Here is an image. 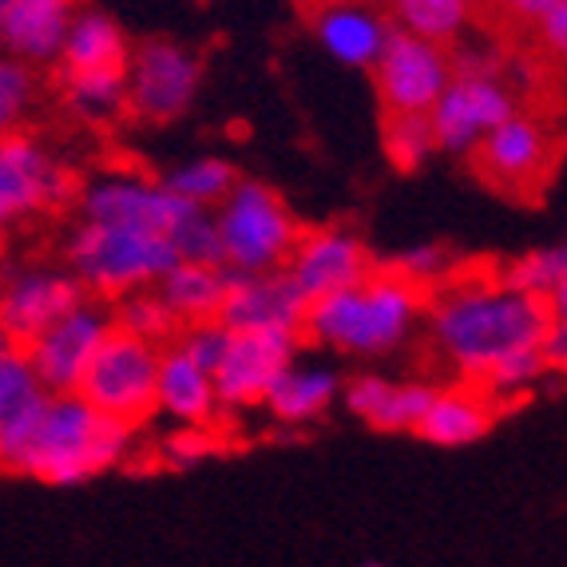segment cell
Returning a JSON list of instances; mask_svg holds the SVG:
<instances>
[{
	"label": "cell",
	"mask_w": 567,
	"mask_h": 567,
	"mask_svg": "<svg viewBox=\"0 0 567 567\" xmlns=\"http://www.w3.org/2000/svg\"><path fill=\"white\" fill-rule=\"evenodd\" d=\"M369 72L385 115H425L453 80V56L433 40L393 29Z\"/></svg>",
	"instance_id": "11"
},
{
	"label": "cell",
	"mask_w": 567,
	"mask_h": 567,
	"mask_svg": "<svg viewBox=\"0 0 567 567\" xmlns=\"http://www.w3.org/2000/svg\"><path fill=\"white\" fill-rule=\"evenodd\" d=\"M436 152L425 115H385V155L398 171H421Z\"/></svg>",
	"instance_id": "33"
},
{
	"label": "cell",
	"mask_w": 567,
	"mask_h": 567,
	"mask_svg": "<svg viewBox=\"0 0 567 567\" xmlns=\"http://www.w3.org/2000/svg\"><path fill=\"white\" fill-rule=\"evenodd\" d=\"M373 270V258H369L365 243H361L353 230L326 227L310 230V235H298L290 258H286L282 275L290 278V286L302 293V302H318L326 293H338L346 286L361 282V278Z\"/></svg>",
	"instance_id": "16"
},
{
	"label": "cell",
	"mask_w": 567,
	"mask_h": 567,
	"mask_svg": "<svg viewBox=\"0 0 567 567\" xmlns=\"http://www.w3.org/2000/svg\"><path fill=\"white\" fill-rule=\"evenodd\" d=\"M218 235V255L230 275H270L282 270L302 227L290 207L266 183L235 179L218 207H210Z\"/></svg>",
	"instance_id": "5"
},
{
	"label": "cell",
	"mask_w": 567,
	"mask_h": 567,
	"mask_svg": "<svg viewBox=\"0 0 567 567\" xmlns=\"http://www.w3.org/2000/svg\"><path fill=\"white\" fill-rule=\"evenodd\" d=\"M501 282L528 293V298H539L551 310V318H567V246L551 243L528 250L524 258L504 266Z\"/></svg>",
	"instance_id": "28"
},
{
	"label": "cell",
	"mask_w": 567,
	"mask_h": 567,
	"mask_svg": "<svg viewBox=\"0 0 567 567\" xmlns=\"http://www.w3.org/2000/svg\"><path fill=\"white\" fill-rule=\"evenodd\" d=\"M361 567H385V564H381V559H365Z\"/></svg>",
	"instance_id": "41"
},
{
	"label": "cell",
	"mask_w": 567,
	"mask_h": 567,
	"mask_svg": "<svg viewBox=\"0 0 567 567\" xmlns=\"http://www.w3.org/2000/svg\"><path fill=\"white\" fill-rule=\"evenodd\" d=\"M235 179H238V171L230 167L227 159H218V155H203V159H190V163H183V167H175L163 183H167L179 199L210 210V207L223 203V195L235 187Z\"/></svg>",
	"instance_id": "30"
},
{
	"label": "cell",
	"mask_w": 567,
	"mask_h": 567,
	"mask_svg": "<svg viewBox=\"0 0 567 567\" xmlns=\"http://www.w3.org/2000/svg\"><path fill=\"white\" fill-rule=\"evenodd\" d=\"M429 333L441 358L468 385H481L496 361L520 350H536L551 322V310L539 298L512 290L501 278H461L425 302Z\"/></svg>",
	"instance_id": "1"
},
{
	"label": "cell",
	"mask_w": 567,
	"mask_h": 567,
	"mask_svg": "<svg viewBox=\"0 0 567 567\" xmlns=\"http://www.w3.org/2000/svg\"><path fill=\"white\" fill-rule=\"evenodd\" d=\"M496 413H501V405H496L481 385H468V381H464V385H456V389H436L425 416H421V425H416V433L425 436L429 445L461 449V445L481 441L492 429V421H496Z\"/></svg>",
	"instance_id": "22"
},
{
	"label": "cell",
	"mask_w": 567,
	"mask_h": 567,
	"mask_svg": "<svg viewBox=\"0 0 567 567\" xmlns=\"http://www.w3.org/2000/svg\"><path fill=\"white\" fill-rule=\"evenodd\" d=\"M64 107L87 127H104L127 112L123 68H95V72H60Z\"/></svg>",
	"instance_id": "26"
},
{
	"label": "cell",
	"mask_w": 567,
	"mask_h": 567,
	"mask_svg": "<svg viewBox=\"0 0 567 567\" xmlns=\"http://www.w3.org/2000/svg\"><path fill=\"white\" fill-rule=\"evenodd\" d=\"M425 318V286L398 270H369L361 282L306 306L302 338L346 358H385L413 338Z\"/></svg>",
	"instance_id": "3"
},
{
	"label": "cell",
	"mask_w": 567,
	"mask_h": 567,
	"mask_svg": "<svg viewBox=\"0 0 567 567\" xmlns=\"http://www.w3.org/2000/svg\"><path fill=\"white\" fill-rule=\"evenodd\" d=\"M512 20H524V24H536L544 12H551L559 0H496Z\"/></svg>",
	"instance_id": "39"
},
{
	"label": "cell",
	"mask_w": 567,
	"mask_h": 567,
	"mask_svg": "<svg viewBox=\"0 0 567 567\" xmlns=\"http://www.w3.org/2000/svg\"><path fill=\"white\" fill-rule=\"evenodd\" d=\"M179 262L171 238L120 223H80L68 238V270L84 293L123 298L135 290H155L171 266Z\"/></svg>",
	"instance_id": "4"
},
{
	"label": "cell",
	"mask_w": 567,
	"mask_h": 567,
	"mask_svg": "<svg viewBox=\"0 0 567 567\" xmlns=\"http://www.w3.org/2000/svg\"><path fill=\"white\" fill-rule=\"evenodd\" d=\"M159 350L152 341L132 338L112 326L104 346L95 350L84 381H80V398L92 409H100L112 421L123 425H143L155 413V369H159Z\"/></svg>",
	"instance_id": "6"
},
{
	"label": "cell",
	"mask_w": 567,
	"mask_h": 567,
	"mask_svg": "<svg viewBox=\"0 0 567 567\" xmlns=\"http://www.w3.org/2000/svg\"><path fill=\"white\" fill-rule=\"evenodd\" d=\"M4 346H9V341H4V333H0V350H4Z\"/></svg>",
	"instance_id": "42"
},
{
	"label": "cell",
	"mask_w": 567,
	"mask_h": 567,
	"mask_svg": "<svg viewBox=\"0 0 567 567\" xmlns=\"http://www.w3.org/2000/svg\"><path fill=\"white\" fill-rule=\"evenodd\" d=\"M536 29H539V40H544L556 56H564V48H567V0H559L551 12H544V17L536 20Z\"/></svg>",
	"instance_id": "38"
},
{
	"label": "cell",
	"mask_w": 567,
	"mask_h": 567,
	"mask_svg": "<svg viewBox=\"0 0 567 567\" xmlns=\"http://www.w3.org/2000/svg\"><path fill=\"white\" fill-rule=\"evenodd\" d=\"M516 112V95L501 72H456L425 112L436 152L473 155L476 143Z\"/></svg>",
	"instance_id": "10"
},
{
	"label": "cell",
	"mask_w": 567,
	"mask_h": 567,
	"mask_svg": "<svg viewBox=\"0 0 567 567\" xmlns=\"http://www.w3.org/2000/svg\"><path fill=\"white\" fill-rule=\"evenodd\" d=\"M445 266H449V258L436 250V246H416V250H409L405 258H398V275H405L409 282H416V286H429V282H436V278L445 275Z\"/></svg>",
	"instance_id": "36"
},
{
	"label": "cell",
	"mask_w": 567,
	"mask_h": 567,
	"mask_svg": "<svg viewBox=\"0 0 567 567\" xmlns=\"http://www.w3.org/2000/svg\"><path fill=\"white\" fill-rule=\"evenodd\" d=\"M48 401V389L37 381L29 358L17 346L0 350V441H9L17 429H24Z\"/></svg>",
	"instance_id": "29"
},
{
	"label": "cell",
	"mask_w": 567,
	"mask_h": 567,
	"mask_svg": "<svg viewBox=\"0 0 567 567\" xmlns=\"http://www.w3.org/2000/svg\"><path fill=\"white\" fill-rule=\"evenodd\" d=\"M132 449V425L104 416L80 393H48L29 425L0 441V468L52 488H72L123 464Z\"/></svg>",
	"instance_id": "2"
},
{
	"label": "cell",
	"mask_w": 567,
	"mask_h": 567,
	"mask_svg": "<svg viewBox=\"0 0 567 567\" xmlns=\"http://www.w3.org/2000/svg\"><path fill=\"white\" fill-rule=\"evenodd\" d=\"M476 17V0H389L393 29L413 32L421 40L449 48L468 37V24Z\"/></svg>",
	"instance_id": "27"
},
{
	"label": "cell",
	"mask_w": 567,
	"mask_h": 567,
	"mask_svg": "<svg viewBox=\"0 0 567 567\" xmlns=\"http://www.w3.org/2000/svg\"><path fill=\"white\" fill-rule=\"evenodd\" d=\"M393 24L373 0H318L313 37L341 68H373Z\"/></svg>",
	"instance_id": "18"
},
{
	"label": "cell",
	"mask_w": 567,
	"mask_h": 567,
	"mask_svg": "<svg viewBox=\"0 0 567 567\" xmlns=\"http://www.w3.org/2000/svg\"><path fill=\"white\" fill-rule=\"evenodd\" d=\"M37 68L0 52V140L24 127V120L37 107Z\"/></svg>",
	"instance_id": "32"
},
{
	"label": "cell",
	"mask_w": 567,
	"mask_h": 567,
	"mask_svg": "<svg viewBox=\"0 0 567 567\" xmlns=\"http://www.w3.org/2000/svg\"><path fill=\"white\" fill-rule=\"evenodd\" d=\"M207 207L179 199L163 179H147L135 171H104L80 190V215L84 223H120V227H143L179 243L183 230Z\"/></svg>",
	"instance_id": "7"
},
{
	"label": "cell",
	"mask_w": 567,
	"mask_h": 567,
	"mask_svg": "<svg viewBox=\"0 0 567 567\" xmlns=\"http://www.w3.org/2000/svg\"><path fill=\"white\" fill-rule=\"evenodd\" d=\"M203 84V60L175 40H147L123 60L127 112L143 123L179 120Z\"/></svg>",
	"instance_id": "9"
},
{
	"label": "cell",
	"mask_w": 567,
	"mask_h": 567,
	"mask_svg": "<svg viewBox=\"0 0 567 567\" xmlns=\"http://www.w3.org/2000/svg\"><path fill=\"white\" fill-rule=\"evenodd\" d=\"M115 313H112V326L123 333H132V338H143L152 341V346H163V341H171V333H175V318H171V310L159 302V293L155 290H135V293H123V298H115Z\"/></svg>",
	"instance_id": "31"
},
{
	"label": "cell",
	"mask_w": 567,
	"mask_h": 567,
	"mask_svg": "<svg viewBox=\"0 0 567 567\" xmlns=\"http://www.w3.org/2000/svg\"><path fill=\"white\" fill-rule=\"evenodd\" d=\"M87 293L72 270L56 266H17L0 278V333L9 346L24 350L37 333L76 310Z\"/></svg>",
	"instance_id": "14"
},
{
	"label": "cell",
	"mask_w": 567,
	"mask_h": 567,
	"mask_svg": "<svg viewBox=\"0 0 567 567\" xmlns=\"http://www.w3.org/2000/svg\"><path fill=\"white\" fill-rule=\"evenodd\" d=\"M306 302L293 290L282 270L270 275H230L218 322L230 333H258V330H290L302 333Z\"/></svg>",
	"instance_id": "17"
},
{
	"label": "cell",
	"mask_w": 567,
	"mask_h": 567,
	"mask_svg": "<svg viewBox=\"0 0 567 567\" xmlns=\"http://www.w3.org/2000/svg\"><path fill=\"white\" fill-rule=\"evenodd\" d=\"M341 398V378L330 365H302L293 358L290 365L275 378V385L266 389L262 409L275 416L278 425H313L333 409Z\"/></svg>",
	"instance_id": "23"
},
{
	"label": "cell",
	"mask_w": 567,
	"mask_h": 567,
	"mask_svg": "<svg viewBox=\"0 0 567 567\" xmlns=\"http://www.w3.org/2000/svg\"><path fill=\"white\" fill-rule=\"evenodd\" d=\"M476 171L492 187H501L504 195H528V190L544 187V179L556 167V143H551V127L528 112L508 115L496 123L481 143H476Z\"/></svg>",
	"instance_id": "12"
},
{
	"label": "cell",
	"mask_w": 567,
	"mask_h": 567,
	"mask_svg": "<svg viewBox=\"0 0 567 567\" xmlns=\"http://www.w3.org/2000/svg\"><path fill=\"white\" fill-rule=\"evenodd\" d=\"M433 393L425 381H389L381 373H361L341 385L346 409L381 433H416Z\"/></svg>",
	"instance_id": "19"
},
{
	"label": "cell",
	"mask_w": 567,
	"mask_h": 567,
	"mask_svg": "<svg viewBox=\"0 0 567 567\" xmlns=\"http://www.w3.org/2000/svg\"><path fill=\"white\" fill-rule=\"evenodd\" d=\"M227 282H230L227 266L175 262L167 275L155 282V293H159V302L167 306L175 322L195 326V322H210V318H218V306H223Z\"/></svg>",
	"instance_id": "24"
},
{
	"label": "cell",
	"mask_w": 567,
	"mask_h": 567,
	"mask_svg": "<svg viewBox=\"0 0 567 567\" xmlns=\"http://www.w3.org/2000/svg\"><path fill=\"white\" fill-rule=\"evenodd\" d=\"M72 17H76V0H20L0 20V52L29 68L56 64Z\"/></svg>",
	"instance_id": "21"
},
{
	"label": "cell",
	"mask_w": 567,
	"mask_h": 567,
	"mask_svg": "<svg viewBox=\"0 0 567 567\" xmlns=\"http://www.w3.org/2000/svg\"><path fill=\"white\" fill-rule=\"evenodd\" d=\"M536 350H539V361H544L548 373H564V365H567V318H551Z\"/></svg>",
	"instance_id": "37"
},
{
	"label": "cell",
	"mask_w": 567,
	"mask_h": 567,
	"mask_svg": "<svg viewBox=\"0 0 567 567\" xmlns=\"http://www.w3.org/2000/svg\"><path fill=\"white\" fill-rule=\"evenodd\" d=\"M227 346H230V330L218 322V318L187 326V333H183V341H179V350L187 353L190 361H199L203 369H210V373H215V365L223 361Z\"/></svg>",
	"instance_id": "35"
},
{
	"label": "cell",
	"mask_w": 567,
	"mask_h": 567,
	"mask_svg": "<svg viewBox=\"0 0 567 567\" xmlns=\"http://www.w3.org/2000/svg\"><path fill=\"white\" fill-rule=\"evenodd\" d=\"M17 4H20V0H0V20L9 17V12H12V9H17Z\"/></svg>",
	"instance_id": "40"
},
{
	"label": "cell",
	"mask_w": 567,
	"mask_h": 567,
	"mask_svg": "<svg viewBox=\"0 0 567 567\" xmlns=\"http://www.w3.org/2000/svg\"><path fill=\"white\" fill-rule=\"evenodd\" d=\"M107 333H112V313L84 298L76 310H68L44 333H37L24 346V358L48 393H76Z\"/></svg>",
	"instance_id": "13"
},
{
	"label": "cell",
	"mask_w": 567,
	"mask_h": 567,
	"mask_svg": "<svg viewBox=\"0 0 567 567\" xmlns=\"http://www.w3.org/2000/svg\"><path fill=\"white\" fill-rule=\"evenodd\" d=\"M159 453L175 468H190V464H199L218 453V433L210 425H179L175 433L163 436Z\"/></svg>",
	"instance_id": "34"
},
{
	"label": "cell",
	"mask_w": 567,
	"mask_h": 567,
	"mask_svg": "<svg viewBox=\"0 0 567 567\" xmlns=\"http://www.w3.org/2000/svg\"><path fill=\"white\" fill-rule=\"evenodd\" d=\"M132 44L123 37V29L115 24L107 12L84 9L72 17L60 44L56 68L60 72H95V68H123Z\"/></svg>",
	"instance_id": "25"
},
{
	"label": "cell",
	"mask_w": 567,
	"mask_h": 567,
	"mask_svg": "<svg viewBox=\"0 0 567 567\" xmlns=\"http://www.w3.org/2000/svg\"><path fill=\"white\" fill-rule=\"evenodd\" d=\"M302 333L290 330H258V333H230V346L215 365V393L223 409H255L262 405L266 389L298 358Z\"/></svg>",
	"instance_id": "15"
},
{
	"label": "cell",
	"mask_w": 567,
	"mask_h": 567,
	"mask_svg": "<svg viewBox=\"0 0 567 567\" xmlns=\"http://www.w3.org/2000/svg\"><path fill=\"white\" fill-rule=\"evenodd\" d=\"M218 393L210 369L190 361L179 346L159 350L155 369V413H163L175 425H215L218 421Z\"/></svg>",
	"instance_id": "20"
},
{
	"label": "cell",
	"mask_w": 567,
	"mask_h": 567,
	"mask_svg": "<svg viewBox=\"0 0 567 567\" xmlns=\"http://www.w3.org/2000/svg\"><path fill=\"white\" fill-rule=\"evenodd\" d=\"M76 179L40 135L12 132L0 140V235L17 223L72 203Z\"/></svg>",
	"instance_id": "8"
}]
</instances>
